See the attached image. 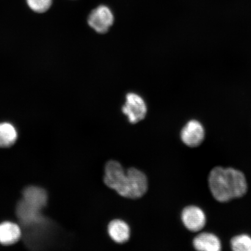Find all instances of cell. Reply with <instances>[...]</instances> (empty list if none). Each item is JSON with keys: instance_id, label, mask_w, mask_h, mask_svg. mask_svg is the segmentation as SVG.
Returning a JSON list of instances; mask_svg holds the SVG:
<instances>
[{"instance_id": "6da1fadb", "label": "cell", "mask_w": 251, "mask_h": 251, "mask_svg": "<svg viewBox=\"0 0 251 251\" xmlns=\"http://www.w3.org/2000/svg\"><path fill=\"white\" fill-rule=\"evenodd\" d=\"M103 182L119 196L130 199H138L145 195L149 188L148 179L139 169L131 168L126 172L118 161L106 163Z\"/></svg>"}, {"instance_id": "7a4b0ae2", "label": "cell", "mask_w": 251, "mask_h": 251, "mask_svg": "<svg viewBox=\"0 0 251 251\" xmlns=\"http://www.w3.org/2000/svg\"><path fill=\"white\" fill-rule=\"evenodd\" d=\"M209 186L213 197L221 202L243 197L247 191L246 176L233 168L215 167L210 172Z\"/></svg>"}, {"instance_id": "3957f363", "label": "cell", "mask_w": 251, "mask_h": 251, "mask_svg": "<svg viewBox=\"0 0 251 251\" xmlns=\"http://www.w3.org/2000/svg\"><path fill=\"white\" fill-rule=\"evenodd\" d=\"M122 112L131 124H136L145 118L147 106L142 97L136 93H130L126 97Z\"/></svg>"}, {"instance_id": "277c9868", "label": "cell", "mask_w": 251, "mask_h": 251, "mask_svg": "<svg viewBox=\"0 0 251 251\" xmlns=\"http://www.w3.org/2000/svg\"><path fill=\"white\" fill-rule=\"evenodd\" d=\"M114 22V15L105 5H100L93 9L88 18L89 26L96 32L101 34L107 32Z\"/></svg>"}, {"instance_id": "5b68a950", "label": "cell", "mask_w": 251, "mask_h": 251, "mask_svg": "<svg viewBox=\"0 0 251 251\" xmlns=\"http://www.w3.org/2000/svg\"><path fill=\"white\" fill-rule=\"evenodd\" d=\"M42 211L23 199L19 202L17 207L18 218L26 227L32 226L46 221L42 215Z\"/></svg>"}, {"instance_id": "8992f818", "label": "cell", "mask_w": 251, "mask_h": 251, "mask_svg": "<svg viewBox=\"0 0 251 251\" xmlns=\"http://www.w3.org/2000/svg\"><path fill=\"white\" fill-rule=\"evenodd\" d=\"M181 221L188 230L197 232L202 230L205 226L206 216L199 207L188 206L182 211Z\"/></svg>"}, {"instance_id": "52a82bcc", "label": "cell", "mask_w": 251, "mask_h": 251, "mask_svg": "<svg viewBox=\"0 0 251 251\" xmlns=\"http://www.w3.org/2000/svg\"><path fill=\"white\" fill-rule=\"evenodd\" d=\"M205 138V130L199 121H190L181 131V139L184 144L190 147L199 146Z\"/></svg>"}, {"instance_id": "ba28073f", "label": "cell", "mask_w": 251, "mask_h": 251, "mask_svg": "<svg viewBox=\"0 0 251 251\" xmlns=\"http://www.w3.org/2000/svg\"><path fill=\"white\" fill-rule=\"evenodd\" d=\"M108 233L110 238L118 244L126 243L130 237V227L120 219H115L109 223Z\"/></svg>"}, {"instance_id": "9c48e42d", "label": "cell", "mask_w": 251, "mask_h": 251, "mask_svg": "<svg viewBox=\"0 0 251 251\" xmlns=\"http://www.w3.org/2000/svg\"><path fill=\"white\" fill-rule=\"evenodd\" d=\"M193 246L198 251H219L222 244L219 238L215 234L202 233L197 235L193 240Z\"/></svg>"}, {"instance_id": "30bf717a", "label": "cell", "mask_w": 251, "mask_h": 251, "mask_svg": "<svg viewBox=\"0 0 251 251\" xmlns=\"http://www.w3.org/2000/svg\"><path fill=\"white\" fill-rule=\"evenodd\" d=\"M21 228L14 223L7 222L0 224V243L8 246L17 243L21 237Z\"/></svg>"}, {"instance_id": "8fae6325", "label": "cell", "mask_w": 251, "mask_h": 251, "mask_svg": "<svg viewBox=\"0 0 251 251\" xmlns=\"http://www.w3.org/2000/svg\"><path fill=\"white\" fill-rule=\"evenodd\" d=\"M23 199L31 205L42 210L47 205V193L42 188L35 186L27 187L24 191Z\"/></svg>"}, {"instance_id": "7c38bea8", "label": "cell", "mask_w": 251, "mask_h": 251, "mask_svg": "<svg viewBox=\"0 0 251 251\" xmlns=\"http://www.w3.org/2000/svg\"><path fill=\"white\" fill-rule=\"evenodd\" d=\"M17 137V131L13 125L7 122L0 124V147H10Z\"/></svg>"}, {"instance_id": "4fadbf2b", "label": "cell", "mask_w": 251, "mask_h": 251, "mask_svg": "<svg viewBox=\"0 0 251 251\" xmlns=\"http://www.w3.org/2000/svg\"><path fill=\"white\" fill-rule=\"evenodd\" d=\"M231 249L235 251H251V237L247 234H241L232 238Z\"/></svg>"}, {"instance_id": "5bb4252c", "label": "cell", "mask_w": 251, "mask_h": 251, "mask_svg": "<svg viewBox=\"0 0 251 251\" xmlns=\"http://www.w3.org/2000/svg\"><path fill=\"white\" fill-rule=\"evenodd\" d=\"M31 10L37 13H44L48 11L52 5V0H26Z\"/></svg>"}]
</instances>
